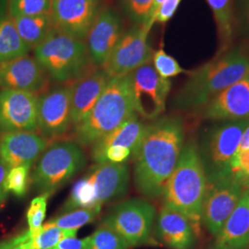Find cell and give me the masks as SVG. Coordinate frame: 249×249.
I'll use <instances>...</instances> for the list:
<instances>
[{
    "instance_id": "6da1fadb",
    "label": "cell",
    "mask_w": 249,
    "mask_h": 249,
    "mask_svg": "<svg viewBox=\"0 0 249 249\" xmlns=\"http://www.w3.org/2000/svg\"><path fill=\"white\" fill-rule=\"evenodd\" d=\"M185 124L182 117L167 116L146 124L132 156L134 184L147 198L162 196L184 147Z\"/></svg>"
},
{
    "instance_id": "7a4b0ae2",
    "label": "cell",
    "mask_w": 249,
    "mask_h": 249,
    "mask_svg": "<svg viewBox=\"0 0 249 249\" xmlns=\"http://www.w3.org/2000/svg\"><path fill=\"white\" fill-rule=\"evenodd\" d=\"M188 74L187 82L173 98L172 107L196 111L232 84L249 79V59L240 48H234Z\"/></svg>"
},
{
    "instance_id": "3957f363",
    "label": "cell",
    "mask_w": 249,
    "mask_h": 249,
    "mask_svg": "<svg viewBox=\"0 0 249 249\" xmlns=\"http://www.w3.org/2000/svg\"><path fill=\"white\" fill-rule=\"evenodd\" d=\"M208 181L196 144H184L177 166L163 191V206L184 215L196 235L202 225V212Z\"/></svg>"
},
{
    "instance_id": "277c9868",
    "label": "cell",
    "mask_w": 249,
    "mask_h": 249,
    "mask_svg": "<svg viewBox=\"0 0 249 249\" xmlns=\"http://www.w3.org/2000/svg\"><path fill=\"white\" fill-rule=\"evenodd\" d=\"M136 114L128 75L111 78L89 115L73 129L74 142L90 147Z\"/></svg>"
},
{
    "instance_id": "5b68a950",
    "label": "cell",
    "mask_w": 249,
    "mask_h": 249,
    "mask_svg": "<svg viewBox=\"0 0 249 249\" xmlns=\"http://www.w3.org/2000/svg\"><path fill=\"white\" fill-rule=\"evenodd\" d=\"M34 51L49 79L58 84L72 83L94 69L85 42L54 28Z\"/></svg>"
},
{
    "instance_id": "8992f818",
    "label": "cell",
    "mask_w": 249,
    "mask_h": 249,
    "mask_svg": "<svg viewBox=\"0 0 249 249\" xmlns=\"http://www.w3.org/2000/svg\"><path fill=\"white\" fill-rule=\"evenodd\" d=\"M249 124V119L222 121L201 133L196 147L208 185L232 174V160Z\"/></svg>"
},
{
    "instance_id": "52a82bcc",
    "label": "cell",
    "mask_w": 249,
    "mask_h": 249,
    "mask_svg": "<svg viewBox=\"0 0 249 249\" xmlns=\"http://www.w3.org/2000/svg\"><path fill=\"white\" fill-rule=\"evenodd\" d=\"M86 162L84 151L74 141L49 143L31 173V184L41 193L53 194L80 173Z\"/></svg>"
},
{
    "instance_id": "ba28073f",
    "label": "cell",
    "mask_w": 249,
    "mask_h": 249,
    "mask_svg": "<svg viewBox=\"0 0 249 249\" xmlns=\"http://www.w3.org/2000/svg\"><path fill=\"white\" fill-rule=\"evenodd\" d=\"M155 214L154 206L148 200L129 198L115 205L100 225L116 231L129 248L138 247L147 244L151 239Z\"/></svg>"
},
{
    "instance_id": "9c48e42d",
    "label": "cell",
    "mask_w": 249,
    "mask_h": 249,
    "mask_svg": "<svg viewBox=\"0 0 249 249\" xmlns=\"http://www.w3.org/2000/svg\"><path fill=\"white\" fill-rule=\"evenodd\" d=\"M37 125L38 133L49 142L72 133L71 83L58 84L38 95Z\"/></svg>"
},
{
    "instance_id": "30bf717a",
    "label": "cell",
    "mask_w": 249,
    "mask_h": 249,
    "mask_svg": "<svg viewBox=\"0 0 249 249\" xmlns=\"http://www.w3.org/2000/svg\"><path fill=\"white\" fill-rule=\"evenodd\" d=\"M134 110L143 119L155 120L164 112L171 90L169 79H163L151 63L128 74Z\"/></svg>"
},
{
    "instance_id": "8fae6325",
    "label": "cell",
    "mask_w": 249,
    "mask_h": 249,
    "mask_svg": "<svg viewBox=\"0 0 249 249\" xmlns=\"http://www.w3.org/2000/svg\"><path fill=\"white\" fill-rule=\"evenodd\" d=\"M153 23L150 20L142 25L134 24L132 28L124 32L109 59L102 68L111 78L124 77L151 62L154 53L149 45L148 36Z\"/></svg>"
},
{
    "instance_id": "7c38bea8",
    "label": "cell",
    "mask_w": 249,
    "mask_h": 249,
    "mask_svg": "<svg viewBox=\"0 0 249 249\" xmlns=\"http://www.w3.org/2000/svg\"><path fill=\"white\" fill-rule=\"evenodd\" d=\"M247 189V186L235 174L208 185L202 223L211 234L216 236L222 230Z\"/></svg>"
},
{
    "instance_id": "4fadbf2b",
    "label": "cell",
    "mask_w": 249,
    "mask_h": 249,
    "mask_svg": "<svg viewBox=\"0 0 249 249\" xmlns=\"http://www.w3.org/2000/svg\"><path fill=\"white\" fill-rule=\"evenodd\" d=\"M101 9V0H51L49 15L55 30L85 42Z\"/></svg>"
},
{
    "instance_id": "5bb4252c",
    "label": "cell",
    "mask_w": 249,
    "mask_h": 249,
    "mask_svg": "<svg viewBox=\"0 0 249 249\" xmlns=\"http://www.w3.org/2000/svg\"><path fill=\"white\" fill-rule=\"evenodd\" d=\"M38 95L0 89V136L12 132H37Z\"/></svg>"
},
{
    "instance_id": "9a60e30c",
    "label": "cell",
    "mask_w": 249,
    "mask_h": 249,
    "mask_svg": "<svg viewBox=\"0 0 249 249\" xmlns=\"http://www.w3.org/2000/svg\"><path fill=\"white\" fill-rule=\"evenodd\" d=\"M123 34V22L115 9H101L85 39L94 68L102 69L106 65Z\"/></svg>"
},
{
    "instance_id": "2e32d148",
    "label": "cell",
    "mask_w": 249,
    "mask_h": 249,
    "mask_svg": "<svg viewBox=\"0 0 249 249\" xmlns=\"http://www.w3.org/2000/svg\"><path fill=\"white\" fill-rule=\"evenodd\" d=\"M49 77L36 57L24 55L0 64V89H14L34 93L45 91Z\"/></svg>"
},
{
    "instance_id": "e0dca14e",
    "label": "cell",
    "mask_w": 249,
    "mask_h": 249,
    "mask_svg": "<svg viewBox=\"0 0 249 249\" xmlns=\"http://www.w3.org/2000/svg\"><path fill=\"white\" fill-rule=\"evenodd\" d=\"M86 176L93 186L95 201L98 206L119 200L128 191L130 173L125 162L103 161L94 163L88 170Z\"/></svg>"
},
{
    "instance_id": "ac0fdd59",
    "label": "cell",
    "mask_w": 249,
    "mask_h": 249,
    "mask_svg": "<svg viewBox=\"0 0 249 249\" xmlns=\"http://www.w3.org/2000/svg\"><path fill=\"white\" fill-rule=\"evenodd\" d=\"M199 110L203 118L213 121L249 119V79L232 84Z\"/></svg>"
},
{
    "instance_id": "d6986e66",
    "label": "cell",
    "mask_w": 249,
    "mask_h": 249,
    "mask_svg": "<svg viewBox=\"0 0 249 249\" xmlns=\"http://www.w3.org/2000/svg\"><path fill=\"white\" fill-rule=\"evenodd\" d=\"M49 142L37 132H12L0 136V161L9 169L21 165L33 166Z\"/></svg>"
},
{
    "instance_id": "ffe728a7",
    "label": "cell",
    "mask_w": 249,
    "mask_h": 249,
    "mask_svg": "<svg viewBox=\"0 0 249 249\" xmlns=\"http://www.w3.org/2000/svg\"><path fill=\"white\" fill-rule=\"evenodd\" d=\"M110 80L111 77L103 69L94 68L71 83L73 129L89 115Z\"/></svg>"
},
{
    "instance_id": "44dd1931",
    "label": "cell",
    "mask_w": 249,
    "mask_h": 249,
    "mask_svg": "<svg viewBox=\"0 0 249 249\" xmlns=\"http://www.w3.org/2000/svg\"><path fill=\"white\" fill-rule=\"evenodd\" d=\"M156 234L159 240L171 249H193L196 233L187 218L163 206L158 215Z\"/></svg>"
},
{
    "instance_id": "7402d4cb",
    "label": "cell",
    "mask_w": 249,
    "mask_h": 249,
    "mask_svg": "<svg viewBox=\"0 0 249 249\" xmlns=\"http://www.w3.org/2000/svg\"><path fill=\"white\" fill-rule=\"evenodd\" d=\"M208 249H249V188Z\"/></svg>"
},
{
    "instance_id": "603a6c76",
    "label": "cell",
    "mask_w": 249,
    "mask_h": 249,
    "mask_svg": "<svg viewBox=\"0 0 249 249\" xmlns=\"http://www.w3.org/2000/svg\"><path fill=\"white\" fill-rule=\"evenodd\" d=\"M146 124L134 114L113 132L90 146V157L94 163L106 161V151L110 147H123L134 153L142 138Z\"/></svg>"
},
{
    "instance_id": "cb8c5ba5",
    "label": "cell",
    "mask_w": 249,
    "mask_h": 249,
    "mask_svg": "<svg viewBox=\"0 0 249 249\" xmlns=\"http://www.w3.org/2000/svg\"><path fill=\"white\" fill-rule=\"evenodd\" d=\"M12 18L18 35L31 50L43 43L53 29L49 13Z\"/></svg>"
},
{
    "instance_id": "d4e9b609",
    "label": "cell",
    "mask_w": 249,
    "mask_h": 249,
    "mask_svg": "<svg viewBox=\"0 0 249 249\" xmlns=\"http://www.w3.org/2000/svg\"><path fill=\"white\" fill-rule=\"evenodd\" d=\"M31 48L18 35L13 18L6 15L0 18V64L27 55Z\"/></svg>"
},
{
    "instance_id": "484cf974",
    "label": "cell",
    "mask_w": 249,
    "mask_h": 249,
    "mask_svg": "<svg viewBox=\"0 0 249 249\" xmlns=\"http://www.w3.org/2000/svg\"><path fill=\"white\" fill-rule=\"evenodd\" d=\"M213 9L221 42V52L228 49L232 37L233 0H206Z\"/></svg>"
},
{
    "instance_id": "4316f807",
    "label": "cell",
    "mask_w": 249,
    "mask_h": 249,
    "mask_svg": "<svg viewBox=\"0 0 249 249\" xmlns=\"http://www.w3.org/2000/svg\"><path fill=\"white\" fill-rule=\"evenodd\" d=\"M93 186L85 175L72 187L71 195L63 204L60 213H65L77 209H92L96 207Z\"/></svg>"
},
{
    "instance_id": "83f0119b",
    "label": "cell",
    "mask_w": 249,
    "mask_h": 249,
    "mask_svg": "<svg viewBox=\"0 0 249 249\" xmlns=\"http://www.w3.org/2000/svg\"><path fill=\"white\" fill-rule=\"evenodd\" d=\"M103 206H96L92 209H77L71 212L60 213L53 217L46 223L56 226L64 230L80 229L85 224L93 222L102 211Z\"/></svg>"
},
{
    "instance_id": "f1b7e54d",
    "label": "cell",
    "mask_w": 249,
    "mask_h": 249,
    "mask_svg": "<svg viewBox=\"0 0 249 249\" xmlns=\"http://www.w3.org/2000/svg\"><path fill=\"white\" fill-rule=\"evenodd\" d=\"M76 230H64L45 223L41 231L30 240L31 249H50L67 237H75Z\"/></svg>"
},
{
    "instance_id": "f546056e",
    "label": "cell",
    "mask_w": 249,
    "mask_h": 249,
    "mask_svg": "<svg viewBox=\"0 0 249 249\" xmlns=\"http://www.w3.org/2000/svg\"><path fill=\"white\" fill-rule=\"evenodd\" d=\"M127 243L116 231L100 225L98 229L88 236L86 249H128Z\"/></svg>"
},
{
    "instance_id": "4dcf8cb0",
    "label": "cell",
    "mask_w": 249,
    "mask_h": 249,
    "mask_svg": "<svg viewBox=\"0 0 249 249\" xmlns=\"http://www.w3.org/2000/svg\"><path fill=\"white\" fill-rule=\"evenodd\" d=\"M51 0H9L8 15L11 18L49 13Z\"/></svg>"
},
{
    "instance_id": "1f68e13d",
    "label": "cell",
    "mask_w": 249,
    "mask_h": 249,
    "mask_svg": "<svg viewBox=\"0 0 249 249\" xmlns=\"http://www.w3.org/2000/svg\"><path fill=\"white\" fill-rule=\"evenodd\" d=\"M31 168L29 165H21L9 170L5 179V187L9 193L18 197L26 195L31 184Z\"/></svg>"
},
{
    "instance_id": "d6a6232c",
    "label": "cell",
    "mask_w": 249,
    "mask_h": 249,
    "mask_svg": "<svg viewBox=\"0 0 249 249\" xmlns=\"http://www.w3.org/2000/svg\"><path fill=\"white\" fill-rule=\"evenodd\" d=\"M52 195L50 192L42 193L40 196L35 197L27 212V222L29 225V231L32 236H36L41 231L46 214V207L48 198Z\"/></svg>"
},
{
    "instance_id": "836d02e7",
    "label": "cell",
    "mask_w": 249,
    "mask_h": 249,
    "mask_svg": "<svg viewBox=\"0 0 249 249\" xmlns=\"http://www.w3.org/2000/svg\"><path fill=\"white\" fill-rule=\"evenodd\" d=\"M125 14L136 25L150 21L153 0H120Z\"/></svg>"
},
{
    "instance_id": "e575fe53",
    "label": "cell",
    "mask_w": 249,
    "mask_h": 249,
    "mask_svg": "<svg viewBox=\"0 0 249 249\" xmlns=\"http://www.w3.org/2000/svg\"><path fill=\"white\" fill-rule=\"evenodd\" d=\"M152 62L155 71L163 79L176 77L185 72L178 61L173 56L165 53L162 49H159L153 53Z\"/></svg>"
},
{
    "instance_id": "d590c367",
    "label": "cell",
    "mask_w": 249,
    "mask_h": 249,
    "mask_svg": "<svg viewBox=\"0 0 249 249\" xmlns=\"http://www.w3.org/2000/svg\"><path fill=\"white\" fill-rule=\"evenodd\" d=\"M234 13L241 33L249 35V0H237Z\"/></svg>"
},
{
    "instance_id": "8d00e7d4",
    "label": "cell",
    "mask_w": 249,
    "mask_h": 249,
    "mask_svg": "<svg viewBox=\"0 0 249 249\" xmlns=\"http://www.w3.org/2000/svg\"><path fill=\"white\" fill-rule=\"evenodd\" d=\"M180 2L181 0H164L153 16L154 21L160 23L167 22L176 13Z\"/></svg>"
},
{
    "instance_id": "74e56055",
    "label": "cell",
    "mask_w": 249,
    "mask_h": 249,
    "mask_svg": "<svg viewBox=\"0 0 249 249\" xmlns=\"http://www.w3.org/2000/svg\"><path fill=\"white\" fill-rule=\"evenodd\" d=\"M29 230L0 243V249H29V241L32 238Z\"/></svg>"
},
{
    "instance_id": "f35d334b",
    "label": "cell",
    "mask_w": 249,
    "mask_h": 249,
    "mask_svg": "<svg viewBox=\"0 0 249 249\" xmlns=\"http://www.w3.org/2000/svg\"><path fill=\"white\" fill-rule=\"evenodd\" d=\"M132 155V152L123 147H110L106 151V161L124 163Z\"/></svg>"
},
{
    "instance_id": "ab89813d",
    "label": "cell",
    "mask_w": 249,
    "mask_h": 249,
    "mask_svg": "<svg viewBox=\"0 0 249 249\" xmlns=\"http://www.w3.org/2000/svg\"><path fill=\"white\" fill-rule=\"evenodd\" d=\"M88 237L78 239L75 237H67L60 241L55 247L50 249H86Z\"/></svg>"
},
{
    "instance_id": "60d3db41",
    "label": "cell",
    "mask_w": 249,
    "mask_h": 249,
    "mask_svg": "<svg viewBox=\"0 0 249 249\" xmlns=\"http://www.w3.org/2000/svg\"><path fill=\"white\" fill-rule=\"evenodd\" d=\"M9 170V167L6 164L0 161V208H2L3 205L5 204L9 196V191L5 187V179Z\"/></svg>"
},
{
    "instance_id": "b9f144b4",
    "label": "cell",
    "mask_w": 249,
    "mask_h": 249,
    "mask_svg": "<svg viewBox=\"0 0 249 249\" xmlns=\"http://www.w3.org/2000/svg\"><path fill=\"white\" fill-rule=\"evenodd\" d=\"M249 124L248 127L245 129V131L243 132V135L241 137L240 143H239V147H238V151H242L249 150Z\"/></svg>"
},
{
    "instance_id": "7bdbcfd3",
    "label": "cell",
    "mask_w": 249,
    "mask_h": 249,
    "mask_svg": "<svg viewBox=\"0 0 249 249\" xmlns=\"http://www.w3.org/2000/svg\"><path fill=\"white\" fill-rule=\"evenodd\" d=\"M8 6L9 0H0V18L8 14Z\"/></svg>"
},
{
    "instance_id": "ee69618b",
    "label": "cell",
    "mask_w": 249,
    "mask_h": 249,
    "mask_svg": "<svg viewBox=\"0 0 249 249\" xmlns=\"http://www.w3.org/2000/svg\"><path fill=\"white\" fill-rule=\"evenodd\" d=\"M163 1H164V0H153V4H152V7H151V16H150V20H151V21L155 22L154 19H153V16H154V14H155L156 10L160 7V4H161Z\"/></svg>"
}]
</instances>
